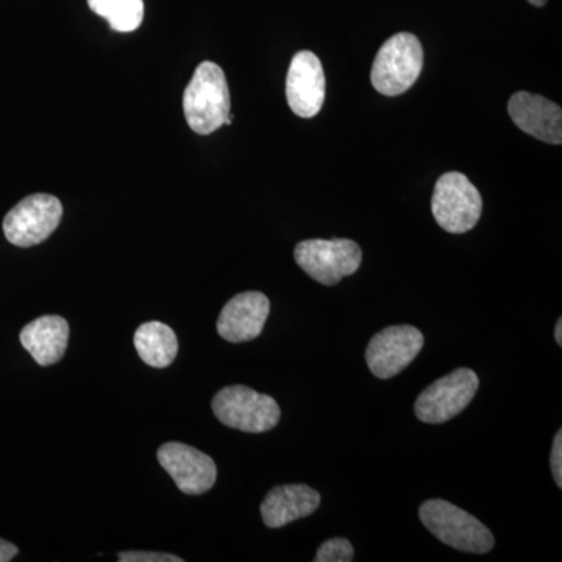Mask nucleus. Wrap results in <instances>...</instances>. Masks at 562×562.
<instances>
[{
    "label": "nucleus",
    "instance_id": "nucleus-1",
    "mask_svg": "<svg viewBox=\"0 0 562 562\" xmlns=\"http://www.w3.org/2000/svg\"><path fill=\"white\" fill-rule=\"evenodd\" d=\"M231 90L224 70L213 61H203L183 94L188 125L199 135L220 131L231 116Z\"/></svg>",
    "mask_w": 562,
    "mask_h": 562
},
{
    "label": "nucleus",
    "instance_id": "nucleus-2",
    "mask_svg": "<svg viewBox=\"0 0 562 562\" xmlns=\"http://www.w3.org/2000/svg\"><path fill=\"white\" fill-rule=\"evenodd\" d=\"M419 517L435 538L460 552L487 553L494 547L490 528L450 502L435 498L422 503Z\"/></svg>",
    "mask_w": 562,
    "mask_h": 562
},
{
    "label": "nucleus",
    "instance_id": "nucleus-3",
    "mask_svg": "<svg viewBox=\"0 0 562 562\" xmlns=\"http://www.w3.org/2000/svg\"><path fill=\"white\" fill-rule=\"evenodd\" d=\"M424 49L413 33H397L383 44L373 61V88L383 95H401L419 79Z\"/></svg>",
    "mask_w": 562,
    "mask_h": 562
},
{
    "label": "nucleus",
    "instance_id": "nucleus-4",
    "mask_svg": "<svg viewBox=\"0 0 562 562\" xmlns=\"http://www.w3.org/2000/svg\"><path fill=\"white\" fill-rule=\"evenodd\" d=\"M211 408L221 424L244 432L272 430L279 425L281 416L276 398L241 384L217 392Z\"/></svg>",
    "mask_w": 562,
    "mask_h": 562
},
{
    "label": "nucleus",
    "instance_id": "nucleus-5",
    "mask_svg": "<svg viewBox=\"0 0 562 562\" xmlns=\"http://www.w3.org/2000/svg\"><path fill=\"white\" fill-rule=\"evenodd\" d=\"M431 211L439 227L461 235L479 224L483 211L482 194L464 173L447 172L436 181Z\"/></svg>",
    "mask_w": 562,
    "mask_h": 562
},
{
    "label": "nucleus",
    "instance_id": "nucleus-6",
    "mask_svg": "<svg viewBox=\"0 0 562 562\" xmlns=\"http://www.w3.org/2000/svg\"><path fill=\"white\" fill-rule=\"evenodd\" d=\"M294 258L317 283L335 286L360 269L362 251L350 239H306L295 246Z\"/></svg>",
    "mask_w": 562,
    "mask_h": 562
},
{
    "label": "nucleus",
    "instance_id": "nucleus-7",
    "mask_svg": "<svg viewBox=\"0 0 562 562\" xmlns=\"http://www.w3.org/2000/svg\"><path fill=\"white\" fill-rule=\"evenodd\" d=\"M479 375L472 369L460 368L436 380L419 397L414 412L425 424H443L464 412L479 391Z\"/></svg>",
    "mask_w": 562,
    "mask_h": 562
},
{
    "label": "nucleus",
    "instance_id": "nucleus-8",
    "mask_svg": "<svg viewBox=\"0 0 562 562\" xmlns=\"http://www.w3.org/2000/svg\"><path fill=\"white\" fill-rule=\"evenodd\" d=\"M63 205L55 195L32 194L13 206L3 220V233L16 247H33L46 241L57 231Z\"/></svg>",
    "mask_w": 562,
    "mask_h": 562
},
{
    "label": "nucleus",
    "instance_id": "nucleus-9",
    "mask_svg": "<svg viewBox=\"0 0 562 562\" xmlns=\"http://www.w3.org/2000/svg\"><path fill=\"white\" fill-rule=\"evenodd\" d=\"M424 347V335L412 325H392L376 333L366 349L373 375L387 380L405 371Z\"/></svg>",
    "mask_w": 562,
    "mask_h": 562
},
{
    "label": "nucleus",
    "instance_id": "nucleus-10",
    "mask_svg": "<svg viewBox=\"0 0 562 562\" xmlns=\"http://www.w3.org/2000/svg\"><path fill=\"white\" fill-rule=\"evenodd\" d=\"M157 454L161 468L171 475L183 494H205L216 483V462L194 447L181 442H166L158 449Z\"/></svg>",
    "mask_w": 562,
    "mask_h": 562
},
{
    "label": "nucleus",
    "instance_id": "nucleus-11",
    "mask_svg": "<svg viewBox=\"0 0 562 562\" xmlns=\"http://www.w3.org/2000/svg\"><path fill=\"white\" fill-rule=\"evenodd\" d=\"M288 105L299 117L316 116L325 102V74L316 54L301 50L292 58L286 77Z\"/></svg>",
    "mask_w": 562,
    "mask_h": 562
},
{
    "label": "nucleus",
    "instance_id": "nucleus-12",
    "mask_svg": "<svg viewBox=\"0 0 562 562\" xmlns=\"http://www.w3.org/2000/svg\"><path fill=\"white\" fill-rule=\"evenodd\" d=\"M271 313V302L262 292L247 291L225 303L217 319V333L225 341L239 344L257 339Z\"/></svg>",
    "mask_w": 562,
    "mask_h": 562
},
{
    "label": "nucleus",
    "instance_id": "nucleus-13",
    "mask_svg": "<svg viewBox=\"0 0 562 562\" xmlns=\"http://www.w3.org/2000/svg\"><path fill=\"white\" fill-rule=\"evenodd\" d=\"M509 116L520 131L543 143H562V111L542 95L519 91L508 103Z\"/></svg>",
    "mask_w": 562,
    "mask_h": 562
},
{
    "label": "nucleus",
    "instance_id": "nucleus-14",
    "mask_svg": "<svg viewBox=\"0 0 562 562\" xmlns=\"http://www.w3.org/2000/svg\"><path fill=\"white\" fill-rule=\"evenodd\" d=\"M319 492L306 484H283L273 487L261 503L262 522L269 528H281L319 509Z\"/></svg>",
    "mask_w": 562,
    "mask_h": 562
},
{
    "label": "nucleus",
    "instance_id": "nucleus-15",
    "mask_svg": "<svg viewBox=\"0 0 562 562\" xmlns=\"http://www.w3.org/2000/svg\"><path fill=\"white\" fill-rule=\"evenodd\" d=\"M22 347L43 368L65 357L69 341V324L61 316H41L22 328Z\"/></svg>",
    "mask_w": 562,
    "mask_h": 562
},
{
    "label": "nucleus",
    "instance_id": "nucleus-16",
    "mask_svg": "<svg viewBox=\"0 0 562 562\" xmlns=\"http://www.w3.org/2000/svg\"><path fill=\"white\" fill-rule=\"evenodd\" d=\"M133 342L140 360L155 369L168 368L179 353V339L176 331L169 325L158 321L140 325Z\"/></svg>",
    "mask_w": 562,
    "mask_h": 562
},
{
    "label": "nucleus",
    "instance_id": "nucleus-17",
    "mask_svg": "<svg viewBox=\"0 0 562 562\" xmlns=\"http://www.w3.org/2000/svg\"><path fill=\"white\" fill-rule=\"evenodd\" d=\"M88 5L95 14L105 18L113 31L135 32L143 24V0H88Z\"/></svg>",
    "mask_w": 562,
    "mask_h": 562
},
{
    "label": "nucleus",
    "instance_id": "nucleus-18",
    "mask_svg": "<svg viewBox=\"0 0 562 562\" xmlns=\"http://www.w3.org/2000/svg\"><path fill=\"white\" fill-rule=\"evenodd\" d=\"M355 549L350 541L344 538H333L325 541L317 550L316 562H350L353 561Z\"/></svg>",
    "mask_w": 562,
    "mask_h": 562
},
{
    "label": "nucleus",
    "instance_id": "nucleus-19",
    "mask_svg": "<svg viewBox=\"0 0 562 562\" xmlns=\"http://www.w3.org/2000/svg\"><path fill=\"white\" fill-rule=\"evenodd\" d=\"M120 562H183L176 554L157 552H122L117 554Z\"/></svg>",
    "mask_w": 562,
    "mask_h": 562
},
{
    "label": "nucleus",
    "instance_id": "nucleus-20",
    "mask_svg": "<svg viewBox=\"0 0 562 562\" xmlns=\"http://www.w3.org/2000/svg\"><path fill=\"white\" fill-rule=\"evenodd\" d=\"M554 482L558 487H562V432L561 430L554 436L552 457H550Z\"/></svg>",
    "mask_w": 562,
    "mask_h": 562
},
{
    "label": "nucleus",
    "instance_id": "nucleus-21",
    "mask_svg": "<svg viewBox=\"0 0 562 562\" xmlns=\"http://www.w3.org/2000/svg\"><path fill=\"white\" fill-rule=\"evenodd\" d=\"M18 553H20V550H18L14 543L0 539V562H9L13 560Z\"/></svg>",
    "mask_w": 562,
    "mask_h": 562
},
{
    "label": "nucleus",
    "instance_id": "nucleus-22",
    "mask_svg": "<svg viewBox=\"0 0 562 562\" xmlns=\"http://www.w3.org/2000/svg\"><path fill=\"white\" fill-rule=\"evenodd\" d=\"M554 339L558 346L562 347V319L558 321L557 328H554Z\"/></svg>",
    "mask_w": 562,
    "mask_h": 562
},
{
    "label": "nucleus",
    "instance_id": "nucleus-23",
    "mask_svg": "<svg viewBox=\"0 0 562 562\" xmlns=\"http://www.w3.org/2000/svg\"><path fill=\"white\" fill-rule=\"evenodd\" d=\"M528 2L531 3V5L535 7H543L547 3V0H528Z\"/></svg>",
    "mask_w": 562,
    "mask_h": 562
}]
</instances>
